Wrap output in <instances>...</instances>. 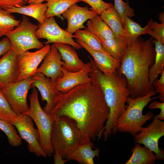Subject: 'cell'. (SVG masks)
I'll use <instances>...</instances> for the list:
<instances>
[{"label":"cell","instance_id":"cell-1","mask_svg":"<svg viewBox=\"0 0 164 164\" xmlns=\"http://www.w3.org/2000/svg\"><path fill=\"white\" fill-rule=\"evenodd\" d=\"M109 114L102 91L93 81L61 93L50 115L70 118L91 140L95 141L101 138Z\"/></svg>","mask_w":164,"mask_h":164},{"label":"cell","instance_id":"cell-2","mask_svg":"<svg viewBox=\"0 0 164 164\" xmlns=\"http://www.w3.org/2000/svg\"><path fill=\"white\" fill-rule=\"evenodd\" d=\"M153 38L145 40L139 36L128 46L117 72L127 80L132 98L144 96L154 91L148 73L155 56Z\"/></svg>","mask_w":164,"mask_h":164},{"label":"cell","instance_id":"cell-3","mask_svg":"<svg viewBox=\"0 0 164 164\" xmlns=\"http://www.w3.org/2000/svg\"><path fill=\"white\" fill-rule=\"evenodd\" d=\"M91 70L89 76L100 87L110 109L108 118L104 128V140L118 133L117 121L126 108V101L131 94L126 78L117 71L105 74L98 69L92 58L90 57Z\"/></svg>","mask_w":164,"mask_h":164},{"label":"cell","instance_id":"cell-4","mask_svg":"<svg viewBox=\"0 0 164 164\" xmlns=\"http://www.w3.org/2000/svg\"><path fill=\"white\" fill-rule=\"evenodd\" d=\"M52 118L51 140L54 154L66 159L79 147L91 141L70 118L66 116Z\"/></svg>","mask_w":164,"mask_h":164},{"label":"cell","instance_id":"cell-5","mask_svg":"<svg viewBox=\"0 0 164 164\" xmlns=\"http://www.w3.org/2000/svg\"><path fill=\"white\" fill-rule=\"evenodd\" d=\"M157 94L154 90L135 98L129 97L126 101L128 104L126 109L117 121L118 131L128 133L134 138L142 130L143 125L154 116L152 111H148L145 115L142 112L150 102L158 98V97H152Z\"/></svg>","mask_w":164,"mask_h":164},{"label":"cell","instance_id":"cell-6","mask_svg":"<svg viewBox=\"0 0 164 164\" xmlns=\"http://www.w3.org/2000/svg\"><path fill=\"white\" fill-rule=\"evenodd\" d=\"M38 92L33 88L29 97L30 106L26 112L23 113L30 116L35 122L39 135V144L47 156L54 154L51 145V134L53 118L41 108L38 99Z\"/></svg>","mask_w":164,"mask_h":164},{"label":"cell","instance_id":"cell-7","mask_svg":"<svg viewBox=\"0 0 164 164\" xmlns=\"http://www.w3.org/2000/svg\"><path fill=\"white\" fill-rule=\"evenodd\" d=\"M38 26L31 22L23 15L19 25L7 34L12 49L18 55L29 50L39 49L44 46L37 37L36 32Z\"/></svg>","mask_w":164,"mask_h":164},{"label":"cell","instance_id":"cell-8","mask_svg":"<svg viewBox=\"0 0 164 164\" xmlns=\"http://www.w3.org/2000/svg\"><path fill=\"white\" fill-rule=\"evenodd\" d=\"M147 127L142 130L134 137L135 144H142L155 154L157 159H164V152L159 147V141L164 135V122L153 118Z\"/></svg>","mask_w":164,"mask_h":164},{"label":"cell","instance_id":"cell-9","mask_svg":"<svg viewBox=\"0 0 164 164\" xmlns=\"http://www.w3.org/2000/svg\"><path fill=\"white\" fill-rule=\"evenodd\" d=\"M36 34L38 39L43 38L47 40L43 43L45 45L50 43H62L69 44L77 50L82 48L73 39L74 35L61 28L54 17L46 19L43 24H39Z\"/></svg>","mask_w":164,"mask_h":164},{"label":"cell","instance_id":"cell-10","mask_svg":"<svg viewBox=\"0 0 164 164\" xmlns=\"http://www.w3.org/2000/svg\"><path fill=\"white\" fill-rule=\"evenodd\" d=\"M32 81V76L1 89L11 109L17 115L29 109L27 97Z\"/></svg>","mask_w":164,"mask_h":164},{"label":"cell","instance_id":"cell-11","mask_svg":"<svg viewBox=\"0 0 164 164\" xmlns=\"http://www.w3.org/2000/svg\"><path fill=\"white\" fill-rule=\"evenodd\" d=\"M18 115V118L12 124L17 128L21 138L27 142L29 152L39 157H46V154L40 145L39 132L37 129L34 127L32 119L24 113Z\"/></svg>","mask_w":164,"mask_h":164},{"label":"cell","instance_id":"cell-12","mask_svg":"<svg viewBox=\"0 0 164 164\" xmlns=\"http://www.w3.org/2000/svg\"><path fill=\"white\" fill-rule=\"evenodd\" d=\"M50 49V45H46L35 52H31L28 50L18 55V82L34 75L37 72L39 64Z\"/></svg>","mask_w":164,"mask_h":164},{"label":"cell","instance_id":"cell-13","mask_svg":"<svg viewBox=\"0 0 164 164\" xmlns=\"http://www.w3.org/2000/svg\"><path fill=\"white\" fill-rule=\"evenodd\" d=\"M31 88H37L40 92L42 99L46 104L43 108L47 114L50 115L56 105L61 92L57 91L50 78L40 73H36L32 76Z\"/></svg>","mask_w":164,"mask_h":164},{"label":"cell","instance_id":"cell-14","mask_svg":"<svg viewBox=\"0 0 164 164\" xmlns=\"http://www.w3.org/2000/svg\"><path fill=\"white\" fill-rule=\"evenodd\" d=\"M91 70L90 61L85 63L82 69L77 72L68 71L63 68V76L57 79L55 83L56 90L64 93L79 85L93 82L92 78L89 75Z\"/></svg>","mask_w":164,"mask_h":164},{"label":"cell","instance_id":"cell-15","mask_svg":"<svg viewBox=\"0 0 164 164\" xmlns=\"http://www.w3.org/2000/svg\"><path fill=\"white\" fill-rule=\"evenodd\" d=\"M18 57L12 49L0 59V89L6 87L18 82Z\"/></svg>","mask_w":164,"mask_h":164},{"label":"cell","instance_id":"cell-16","mask_svg":"<svg viewBox=\"0 0 164 164\" xmlns=\"http://www.w3.org/2000/svg\"><path fill=\"white\" fill-rule=\"evenodd\" d=\"M76 3L71 5L62 15L63 18L67 20L65 30L71 34L79 29L85 28L84 22L98 15L87 6L80 7Z\"/></svg>","mask_w":164,"mask_h":164},{"label":"cell","instance_id":"cell-17","mask_svg":"<svg viewBox=\"0 0 164 164\" xmlns=\"http://www.w3.org/2000/svg\"><path fill=\"white\" fill-rule=\"evenodd\" d=\"M63 64L61 55L53 43L51 46L50 50L45 56L43 63L37 69L36 72L41 73L50 78L52 82L55 84L57 79L63 76Z\"/></svg>","mask_w":164,"mask_h":164},{"label":"cell","instance_id":"cell-18","mask_svg":"<svg viewBox=\"0 0 164 164\" xmlns=\"http://www.w3.org/2000/svg\"><path fill=\"white\" fill-rule=\"evenodd\" d=\"M76 41L91 55L97 68L104 74L115 72L119 68L121 60L114 59L108 53L94 50L81 41L77 39Z\"/></svg>","mask_w":164,"mask_h":164},{"label":"cell","instance_id":"cell-19","mask_svg":"<svg viewBox=\"0 0 164 164\" xmlns=\"http://www.w3.org/2000/svg\"><path fill=\"white\" fill-rule=\"evenodd\" d=\"M54 44L61 55L62 60H63L62 67L65 69L74 72L84 67L85 63L80 59L76 51L71 46L62 43Z\"/></svg>","mask_w":164,"mask_h":164},{"label":"cell","instance_id":"cell-20","mask_svg":"<svg viewBox=\"0 0 164 164\" xmlns=\"http://www.w3.org/2000/svg\"><path fill=\"white\" fill-rule=\"evenodd\" d=\"M153 20L151 19L144 27L126 16L123 24V38L128 46L132 44L140 35L149 34L152 29Z\"/></svg>","mask_w":164,"mask_h":164},{"label":"cell","instance_id":"cell-21","mask_svg":"<svg viewBox=\"0 0 164 164\" xmlns=\"http://www.w3.org/2000/svg\"><path fill=\"white\" fill-rule=\"evenodd\" d=\"M94 146L91 141L84 144L71 152L66 159L75 161L79 164H94L95 157L99 158L100 152L98 148L93 149Z\"/></svg>","mask_w":164,"mask_h":164},{"label":"cell","instance_id":"cell-22","mask_svg":"<svg viewBox=\"0 0 164 164\" xmlns=\"http://www.w3.org/2000/svg\"><path fill=\"white\" fill-rule=\"evenodd\" d=\"M47 9L46 3H41L30 4L19 7H13L5 10L10 13H16L31 16L37 20L39 24H42L46 19L45 14Z\"/></svg>","mask_w":164,"mask_h":164},{"label":"cell","instance_id":"cell-23","mask_svg":"<svg viewBox=\"0 0 164 164\" xmlns=\"http://www.w3.org/2000/svg\"><path fill=\"white\" fill-rule=\"evenodd\" d=\"M119 40L125 42L123 38V28L120 15L114 6L104 11L100 15Z\"/></svg>","mask_w":164,"mask_h":164},{"label":"cell","instance_id":"cell-24","mask_svg":"<svg viewBox=\"0 0 164 164\" xmlns=\"http://www.w3.org/2000/svg\"><path fill=\"white\" fill-rule=\"evenodd\" d=\"M87 29L93 34L97 39H107L116 37L108 25L97 15L88 20Z\"/></svg>","mask_w":164,"mask_h":164},{"label":"cell","instance_id":"cell-25","mask_svg":"<svg viewBox=\"0 0 164 164\" xmlns=\"http://www.w3.org/2000/svg\"><path fill=\"white\" fill-rule=\"evenodd\" d=\"M131 150L132 155L125 164H154L157 159L152 151L139 144H135Z\"/></svg>","mask_w":164,"mask_h":164},{"label":"cell","instance_id":"cell-26","mask_svg":"<svg viewBox=\"0 0 164 164\" xmlns=\"http://www.w3.org/2000/svg\"><path fill=\"white\" fill-rule=\"evenodd\" d=\"M152 41L155 44V56L148 73L149 81L152 84L161 73L164 66V45L155 39H153Z\"/></svg>","mask_w":164,"mask_h":164},{"label":"cell","instance_id":"cell-27","mask_svg":"<svg viewBox=\"0 0 164 164\" xmlns=\"http://www.w3.org/2000/svg\"><path fill=\"white\" fill-rule=\"evenodd\" d=\"M97 40L108 53L115 59L121 60L128 46L125 42L119 40L116 37Z\"/></svg>","mask_w":164,"mask_h":164},{"label":"cell","instance_id":"cell-28","mask_svg":"<svg viewBox=\"0 0 164 164\" xmlns=\"http://www.w3.org/2000/svg\"><path fill=\"white\" fill-rule=\"evenodd\" d=\"M45 1L47 2V6L45 14L46 19L54 16L62 18L61 15L69 7L80 2L78 0H45Z\"/></svg>","mask_w":164,"mask_h":164},{"label":"cell","instance_id":"cell-29","mask_svg":"<svg viewBox=\"0 0 164 164\" xmlns=\"http://www.w3.org/2000/svg\"><path fill=\"white\" fill-rule=\"evenodd\" d=\"M20 22L11 13L0 8V37L6 36L18 26Z\"/></svg>","mask_w":164,"mask_h":164},{"label":"cell","instance_id":"cell-30","mask_svg":"<svg viewBox=\"0 0 164 164\" xmlns=\"http://www.w3.org/2000/svg\"><path fill=\"white\" fill-rule=\"evenodd\" d=\"M74 34V38L77 39L84 43L94 50L108 53L95 36L86 28L79 29Z\"/></svg>","mask_w":164,"mask_h":164},{"label":"cell","instance_id":"cell-31","mask_svg":"<svg viewBox=\"0 0 164 164\" xmlns=\"http://www.w3.org/2000/svg\"><path fill=\"white\" fill-rule=\"evenodd\" d=\"M0 129L6 135L11 146L17 147L21 145V138L13 125L0 118Z\"/></svg>","mask_w":164,"mask_h":164},{"label":"cell","instance_id":"cell-32","mask_svg":"<svg viewBox=\"0 0 164 164\" xmlns=\"http://www.w3.org/2000/svg\"><path fill=\"white\" fill-rule=\"evenodd\" d=\"M18 118V115L12 110L0 89V118L12 124Z\"/></svg>","mask_w":164,"mask_h":164},{"label":"cell","instance_id":"cell-33","mask_svg":"<svg viewBox=\"0 0 164 164\" xmlns=\"http://www.w3.org/2000/svg\"><path fill=\"white\" fill-rule=\"evenodd\" d=\"M114 6L120 16L122 25L126 16L130 18L135 15L134 10L130 7L128 1L125 2L122 0H114Z\"/></svg>","mask_w":164,"mask_h":164},{"label":"cell","instance_id":"cell-34","mask_svg":"<svg viewBox=\"0 0 164 164\" xmlns=\"http://www.w3.org/2000/svg\"><path fill=\"white\" fill-rule=\"evenodd\" d=\"M80 2H85L89 5L91 8V10L96 12L98 15H100L104 11L113 7L114 6L111 3L106 2L102 0H78Z\"/></svg>","mask_w":164,"mask_h":164},{"label":"cell","instance_id":"cell-35","mask_svg":"<svg viewBox=\"0 0 164 164\" xmlns=\"http://www.w3.org/2000/svg\"><path fill=\"white\" fill-rule=\"evenodd\" d=\"M149 34L164 45V23L153 21L152 29Z\"/></svg>","mask_w":164,"mask_h":164},{"label":"cell","instance_id":"cell-36","mask_svg":"<svg viewBox=\"0 0 164 164\" xmlns=\"http://www.w3.org/2000/svg\"><path fill=\"white\" fill-rule=\"evenodd\" d=\"M159 79L155 80L152 84L155 89V91L156 93L159 94L157 96L159 99L160 102H164V70L161 73Z\"/></svg>","mask_w":164,"mask_h":164},{"label":"cell","instance_id":"cell-37","mask_svg":"<svg viewBox=\"0 0 164 164\" xmlns=\"http://www.w3.org/2000/svg\"><path fill=\"white\" fill-rule=\"evenodd\" d=\"M26 4L22 0H0V8L5 10L13 7H20Z\"/></svg>","mask_w":164,"mask_h":164},{"label":"cell","instance_id":"cell-38","mask_svg":"<svg viewBox=\"0 0 164 164\" xmlns=\"http://www.w3.org/2000/svg\"><path fill=\"white\" fill-rule=\"evenodd\" d=\"M148 108L150 109H159L160 110L159 114L154 116L153 118L159 119L161 120H164V102L154 101L150 104Z\"/></svg>","mask_w":164,"mask_h":164},{"label":"cell","instance_id":"cell-39","mask_svg":"<svg viewBox=\"0 0 164 164\" xmlns=\"http://www.w3.org/2000/svg\"><path fill=\"white\" fill-rule=\"evenodd\" d=\"M11 49L10 40L8 37L2 38L0 41V57L6 54Z\"/></svg>","mask_w":164,"mask_h":164},{"label":"cell","instance_id":"cell-40","mask_svg":"<svg viewBox=\"0 0 164 164\" xmlns=\"http://www.w3.org/2000/svg\"><path fill=\"white\" fill-rule=\"evenodd\" d=\"M53 155L55 164H63L67 161V160L63 159L62 157L59 155L55 154H53Z\"/></svg>","mask_w":164,"mask_h":164},{"label":"cell","instance_id":"cell-41","mask_svg":"<svg viewBox=\"0 0 164 164\" xmlns=\"http://www.w3.org/2000/svg\"><path fill=\"white\" fill-rule=\"evenodd\" d=\"M45 0H29L27 2L29 4H37L42 3Z\"/></svg>","mask_w":164,"mask_h":164},{"label":"cell","instance_id":"cell-42","mask_svg":"<svg viewBox=\"0 0 164 164\" xmlns=\"http://www.w3.org/2000/svg\"><path fill=\"white\" fill-rule=\"evenodd\" d=\"M159 20L160 21L161 23H164V12L160 13L158 17Z\"/></svg>","mask_w":164,"mask_h":164},{"label":"cell","instance_id":"cell-43","mask_svg":"<svg viewBox=\"0 0 164 164\" xmlns=\"http://www.w3.org/2000/svg\"><path fill=\"white\" fill-rule=\"evenodd\" d=\"M23 1L26 3L28 2V1L29 0H22Z\"/></svg>","mask_w":164,"mask_h":164}]
</instances>
